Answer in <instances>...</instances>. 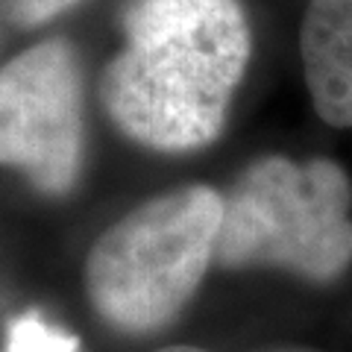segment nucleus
<instances>
[{"label": "nucleus", "instance_id": "f03ea898", "mask_svg": "<svg viewBox=\"0 0 352 352\" xmlns=\"http://www.w3.org/2000/svg\"><path fill=\"white\" fill-rule=\"evenodd\" d=\"M223 197L188 185L141 203L97 238L85 288L97 314L124 332H153L182 311L214 261Z\"/></svg>", "mask_w": 352, "mask_h": 352}, {"label": "nucleus", "instance_id": "f257e3e1", "mask_svg": "<svg viewBox=\"0 0 352 352\" xmlns=\"http://www.w3.org/2000/svg\"><path fill=\"white\" fill-rule=\"evenodd\" d=\"M250 59L238 0H129L124 47L106 65L109 118L153 150H197L217 138Z\"/></svg>", "mask_w": 352, "mask_h": 352}, {"label": "nucleus", "instance_id": "20e7f679", "mask_svg": "<svg viewBox=\"0 0 352 352\" xmlns=\"http://www.w3.org/2000/svg\"><path fill=\"white\" fill-rule=\"evenodd\" d=\"M80 153L76 59L65 41H41L0 68V164L62 194L80 173Z\"/></svg>", "mask_w": 352, "mask_h": 352}, {"label": "nucleus", "instance_id": "423d86ee", "mask_svg": "<svg viewBox=\"0 0 352 352\" xmlns=\"http://www.w3.org/2000/svg\"><path fill=\"white\" fill-rule=\"evenodd\" d=\"M6 352H80L76 338L44 323L38 314H24L9 326Z\"/></svg>", "mask_w": 352, "mask_h": 352}, {"label": "nucleus", "instance_id": "6e6552de", "mask_svg": "<svg viewBox=\"0 0 352 352\" xmlns=\"http://www.w3.org/2000/svg\"><path fill=\"white\" fill-rule=\"evenodd\" d=\"M159 352H208V349H200V346H164Z\"/></svg>", "mask_w": 352, "mask_h": 352}, {"label": "nucleus", "instance_id": "7ed1b4c3", "mask_svg": "<svg viewBox=\"0 0 352 352\" xmlns=\"http://www.w3.org/2000/svg\"><path fill=\"white\" fill-rule=\"evenodd\" d=\"M352 185L329 159L267 156L238 176L223 200L214 261L223 267H285L332 282L352 264Z\"/></svg>", "mask_w": 352, "mask_h": 352}, {"label": "nucleus", "instance_id": "39448f33", "mask_svg": "<svg viewBox=\"0 0 352 352\" xmlns=\"http://www.w3.org/2000/svg\"><path fill=\"white\" fill-rule=\"evenodd\" d=\"M300 53L317 115L332 126H352V0L308 3Z\"/></svg>", "mask_w": 352, "mask_h": 352}, {"label": "nucleus", "instance_id": "0eeeda50", "mask_svg": "<svg viewBox=\"0 0 352 352\" xmlns=\"http://www.w3.org/2000/svg\"><path fill=\"white\" fill-rule=\"evenodd\" d=\"M74 3L80 0H3V12L18 27H38L44 21L68 12Z\"/></svg>", "mask_w": 352, "mask_h": 352}]
</instances>
